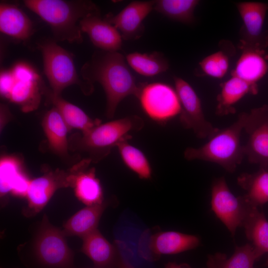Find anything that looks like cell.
I'll use <instances>...</instances> for the list:
<instances>
[{
    "label": "cell",
    "mask_w": 268,
    "mask_h": 268,
    "mask_svg": "<svg viewBox=\"0 0 268 268\" xmlns=\"http://www.w3.org/2000/svg\"><path fill=\"white\" fill-rule=\"evenodd\" d=\"M126 58L118 52L97 51L82 67L83 80L102 86L106 97V115L114 116L119 103L129 95L136 96L138 85L131 72Z\"/></svg>",
    "instance_id": "1"
},
{
    "label": "cell",
    "mask_w": 268,
    "mask_h": 268,
    "mask_svg": "<svg viewBox=\"0 0 268 268\" xmlns=\"http://www.w3.org/2000/svg\"><path fill=\"white\" fill-rule=\"evenodd\" d=\"M23 2L50 25L56 40L70 43L82 42L81 20L100 14L98 6L90 0H26Z\"/></svg>",
    "instance_id": "2"
},
{
    "label": "cell",
    "mask_w": 268,
    "mask_h": 268,
    "mask_svg": "<svg viewBox=\"0 0 268 268\" xmlns=\"http://www.w3.org/2000/svg\"><path fill=\"white\" fill-rule=\"evenodd\" d=\"M245 112L239 114L232 125L218 130L199 147H188L184 151L186 159L200 160L216 163L229 172L235 171L245 156L241 143Z\"/></svg>",
    "instance_id": "3"
},
{
    "label": "cell",
    "mask_w": 268,
    "mask_h": 268,
    "mask_svg": "<svg viewBox=\"0 0 268 268\" xmlns=\"http://www.w3.org/2000/svg\"><path fill=\"white\" fill-rule=\"evenodd\" d=\"M144 125L143 119L137 115L100 124L82 134L78 144L82 150L88 153V158L96 162L107 156L120 142L130 139L132 136L129 134L141 130Z\"/></svg>",
    "instance_id": "4"
},
{
    "label": "cell",
    "mask_w": 268,
    "mask_h": 268,
    "mask_svg": "<svg viewBox=\"0 0 268 268\" xmlns=\"http://www.w3.org/2000/svg\"><path fill=\"white\" fill-rule=\"evenodd\" d=\"M38 48L53 94L60 95L65 88L73 84L78 85L85 94L93 92V85L81 80L77 75L72 54L51 40L42 42Z\"/></svg>",
    "instance_id": "5"
},
{
    "label": "cell",
    "mask_w": 268,
    "mask_h": 268,
    "mask_svg": "<svg viewBox=\"0 0 268 268\" xmlns=\"http://www.w3.org/2000/svg\"><path fill=\"white\" fill-rule=\"evenodd\" d=\"M62 230L43 216L32 244L34 260L42 268H75L74 253Z\"/></svg>",
    "instance_id": "6"
},
{
    "label": "cell",
    "mask_w": 268,
    "mask_h": 268,
    "mask_svg": "<svg viewBox=\"0 0 268 268\" xmlns=\"http://www.w3.org/2000/svg\"><path fill=\"white\" fill-rule=\"evenodd\" d=\"M211 209L234 236L237 229L243 227L252 211L258 207L244 196L236 197L229 189L223 177L216 178L211 185Z\"/></svg>",
    "instance_id": "7"
},
{
    "label": "cell",
    "mask_w": 268,
    "mask_h": 268,
    "mask_svg": "<svg viewBox=\"0 0 268 268\" xmlns=\"http://www.w3.org/2000/svg\"><path fill=\"white\" fill-rule=\"evenodd\" d=\"M136 97L145 114L154 121L167 122L181 113L176 89L167 84L160 82L141 84Z\"/></svg>",
    "instance_id": "8"
},
{
    "label": "cell",
    "mask_w": 268,
    "mask_h": 268,
    "mask_svg": "<svg viewBox=\"0 0 268 268\" xmlns=\"http://www.w3.org/2000/svg\"><path fill=\"white\" fill-rule=\"evenodd\" d=\"M200 244V239L196 235L173 231L151 233L148 230L141 236L138 251L144 259L155 261L162 255H174L194 249Z\"/></svg>",
    "instance_id": "9"
},
{
    "label": "cell",
    "mask_w": 268,
    "mask_h": 268,
    "mask_svg": "<svg viewBox=\"0 0 268 268\" xmlns=\"http://www.w3.org/2000/svg\"><path fill=\"white\" fill-rule=\"evenodd\" d=\"M174 80L181 106L179 119L182 126L192 130L198 138H208L218 129L205 118L201 101L192 86L179 77H174Z\"/></svg>",
    "instance_id": "10"
},
{
    "label": "cell",
    "mask_w": 268,
    "mask_h": 268,
    "mask_svg": "<svg viewBox=\"0 0 268 268\" xmlns=\"http://www.w3.org/2000/svg\"><path fill=\"white\" fill-rule=\"evenodd\" d=\"M244 130L248 140L243 145L245 156L250 163L268 168V105L245 112Z\"/></svg>",
    "instance_id": "11"
},
{
    "label": "cell",
    "mask_w": 268,
    "mask_h": 268,
    "mask_svg": "<svg viewBox=\"0 0 268 268\" xmlns=\"http://www.w3.org/2000/svg\"><path fill=\"white\" fill-rule=\"evenodd\" d=\"M72 175L70 170L56 169L30 180L26 197L27 205L23 214L29 217L35 216L46 205L56 191L71 187Z\"/></svg>",
    "instance_id": "12"
},
{
    "label": "cell",
    "mask_w": 268,
    "mask_h": 268,
    "mask_svg": "<svg viewBox=\"0 0 268 268\" xmlns=\"http://www.w3.org/2000/svg\"><path fill=\"white\" fill-rule=\"evenodd\" d=\"M243 21L240 30L241 48H256L264 50L268 46V31L264 29V22L268 4L256 1L236 3Z\"/></svg>",
    "instance_id": "13"
},
{
    "label": "cell",
    "mask_w": 268,
    "mask_h": 268,
    "mask_svg": "<svg viewBox=\"0 0 268 268\" xmlns=\"http://www.w3.org/2000/svg\"><path fill=\"white\" fill-rule=\"evenodd\" d=\"M154 2L155 0L133 1L118 13H109L104 19L119 30L123 39H137L143 33V21L153 10Z\"/></svg>",
    "instance_id": "14"
},
{
    "label": "cell",
    "mask_w": 268,
    "mask_h": 268,
    "mask_svg": "<svg viewBox=\"0 0 268 268\" xmlns=\"http://www.w3.org/2000/svg\"><path fill=\"white\" fill-rule=\"evenodd\" d=\"M91 160L84 159L73 166L70 170L72 174L71 188L76 198L87 205L103 202V192L100 180L96 176L95 169L89 168Z\"/></svg>",
    "instance_id": "15"
},
{
    "label": "cell",
    "mask_w": 268,
    "mask_h": 268,
    "mask_svg": "<svg viewBox=\"0 0 268 268\" xmlns=\"http://www.w3.org/2000/svg\"><path fill=\"white\" fill-rule=\"evenodd\" d=\"M82 32L86 33L93 44L102 51L118 52L122 45V37L112 24L100 17V14H91L79 22Z\"/></svg>",
    "instance_id": "16"
},
{
    "label": "cell",
    "mask_w": 268,
    "mask_h": 268,
    "mask_svg": "<svg viewBox=\"0 0 268 268\" xmlns=\"http://www.w3.org/2000/svg\"><path fill=\"white\" fill-rule=\"evenodd\" d=\"M82 240L80 251L91 260L96 268H118L121 254L98 229Z\"/></svg>",
    "instance_id": "17"
},
{
    "label": "cell",
    "mask_w": 268,
    "mask_h": 268,
    "mask_svg": "<svg viewBox=\"0 0 268 268\" xmlns=\"http://www.w3.org/2000/svg\"><path fill=\"white\" fill-rule=\"evenodd\" d=\"M242 52L231 72L254 87L268 71V57L264 50L256 48H242Z\"/></svg>",
    "instance_id": "18"
},
{
    "label": "cell",
    "mask_w": 268,
    "mask_h": 268,
    "mask_svg": "<svg viewBox=\"0 0 268 268\" xmlns=\"http://www.w3.org/2000/svg\"><path fill=\"white\" fill-rule=\"evenodd\" d=\"M109 201L87 205L70 217L64 224L62 231L66 236H76L81 239L97 229L102 214Z\"/></svg>",
    "instance_id": "19"
},
{
    "label": "cell",
    "mask_w": 268,
    "mask_h": 268,
    "mask_svg": "<svg viewBox=\"0 0 268 268\" xmlns=\"http://www.w3.org/2000/svg\"><path fill=\"white\" fill-rule=\"evenodd\" d=\"M0 30L14 38L24 40L32 34V23L17 6L5 3L0 5Z\"/></svg>",
    "instance_id": "20"
},
{
    "label": "cell",
    "mask_w": 268,
    "mask_h": 268,
    "mask_svg": "<svg viewBox=\"0 0 268 268\" xmlns=\"http://www.w3.org/2000/svg\"><path fill=\"white\" fill-rule=\"evenodd\" d=\"M42 127L50 149L60 157H67L68 155L67 134L69 129L54 106L45 115Z\"/></svg>",
    "instance_id": "21"
},
{
    "label": "cell",
    "mask_w": 268,
    "mask_h": 268,
    "mask_svg": "<svg viewBox=\"0 0 268 268\" xmlns=\"http://www.w3.org/2000/svg\"><path fill=\"white\" fill-rule=\"evenodd\" d=\"M258 93V87L234 76L224 82L217 100L216 114L224 116L235 112V105L248 94Z\"/></svg>",
    "instance_id": "22"
},
{
    "label": "cell",
    "mask_w": 268,
    "mask_h": 268,
    "mask_svg": "<svg viewBox=\"0 0 268 268\" xmlns=\"http://www.w3.org/2000/svg\"><path fill=\"white\" fill-rule=\"evenodd\" d=\"M260 257L254 247L247 243L236 246L230 257L220 252L209 255L204 268H254Z\"/></svg>",
    "instance_id": "23"
},
{
    "label": "cell",
    "mask_w": 268,
    "mask_h": 268,
    "mask_svg": "<svg viewBox=\"0 0 268 268\" xmlns=\"http://www.w3.org/2000/svg\"><path fill=\"white\" fill-rule=\"evenodd\" d=\"M49 97L69 130L71 129H77L81 131L82 134H84L101 124L100 120L91 119L80 108L66 101L60 95H55L51 92Z\"/></svg>",
    "instance_id": "24"
},
{
    "label": "cell",
    "mask_w": 268,
    "mask_h": 268,
    "mask_svg": "<svg viewBox=\"0 0 268 268\" xmlns=\"http://www.w3.org/2000/svg\"><path fill=\"white\" fill-rule=\"evenodd\" d=\"M237 182L246 192L243 196L253 205L258 207L268 202V168L260 167L255 173H242Z\"/></svg>",
    "instance_id": "25"
},
{
    "label": "cell",
    "mask_w": 268,
    "mask_h": 268,
    "mask_svg": "<svg viewBox=\"0 0 268 268\" xmlns=\"http://www.w3.org/2000/svg\"><path fill=\"white\" fill-rule=\"evenodd\" d=\"M128 65L138 74L153 76L166 71L169 67L167 60L161 53L134 52L126 56Z\"/></svg>",
    "instance_id": "26"
},
{
    "label": "cell",
    "mask_w": 268,
    "mask_h": 268,
    "mask_svg": "<svg viewBox=\"0 0 268 268\" xmlns=\"http://www.w3.org/2000/svg\"><path fill=\"white\" fill-rule=\"evenodd\" d=\"M243 228L257 253L261 257L268 253V220L258 207L251 213Z\"/></svg>",
    "instance_id": "27"
},
{
    "label": "cell",
    "mask_w": 268,
    "mask_h": 268,
    "mask_svg": "<svg viewBox=\"0 0 268 268\" xmlns=\"http://www.w3.org/2000/svg\"><path fill=\"white\" fill-rule=\"evenodd\" d=\"M125 140L117 145L121 159L125 165L141 179L148 180L152 176L150 164L144 153Z\"/></svg>",
    "instance_id": "28"
},
{
    "label": "cell",
    "mask_w": 268,
    "mask_h": 268,
    "mask_svg": "<svg viewBox=\"0 0 268 268\" xmlns=\"http://www.w3.org/2000/svg\"><path fill=\"white\" fill-rule=\"evenodd\" d=\"M199 2L198 0H157L153 9L172 20L190 23L194 21V11Z\"/></svg>",
    "instance_id": "29"
},
{
    "label": "cell",
    "mask_w": 268,
    "mask_h": 268,
    "mask_svg": "<svg viewBox=\"0 0 268 268\" xmlns=\"http://www.w3.org/2000/svg\"><path fill=\"white\" fill-rule=\"evenodd\" d=\"M38 81L16 80L7 98L25 112L35 109L40 99Z\"/></svg>",
    "instance_id": "30"
},
{
    "label": "cell",
    "mask_w": 268,
    "mask_h": 268,
    "mask_svg": "<svg viewBox=\"0 0 268 268\" xmlns=\"http://www.w3.org/2000/svg\"><path fill=\"white\" fill-rule=\"evenodd\" d=\"M202 71L215 78H222L226 74L229 65L228 56L219 51L203 58L199 63Z\"/></svg>",
    "instance_id": "31"
},
{
    "label": "cell",
    "mask_w": 268,
    "mask_h": 268,
    "mask_svg": "<svg viewBox=\"0 0 268 268\" xmlns=\"http://www.w3.org/2000/svg\"><path fill=\"white\" fill-rule=\"evenodd\" d=\"M21 171V164L16 158L5 156L1 159L0 163L1 197L10 192L13 181Z\"/></svg>",
    "instance_id": "32"
},
{
    "label": "cell",
    "mask_w": 268,
    "mask_h": 268,
    "mask_svg": "<svg viewBox=\"0 0 268 268\" xmlns=\"http://www.w3.org/2000/svg\"><path fill=\"white\" fill-rule=\"evenodd\" d=\"M11 71L16 80L22 81L39 80V76L36 71L30 66L23 63L15 65Z\"/></svg>",
    "instance_id": "33"
},
{
    "label": "cell",
    "mask_w": 268,
    "mask_h": 268,
    "mask_svg": "<svg viewBox=\"0 0 268 268\" xmlns=\"http://www.w3.org/2000/svg\"><path fill=\"white\" fill-rule=\"evenodd\" d=\"M30 182V180L21 171L12 183L11 193L19 197H26Z\"/></svg>",
    "instance_id": "34"
},
{
    "label": "cell",
    "mask_w": 268,
    "mask_h": 268,
    "mask_svg": "<svg viewBox=\"0 0 268 268\" xmlns=\"http://www.w3.org/2000/svg\"><path fill=\"white\" fill-rule=\"evenodd\" d=\"M15 80L11 70H5L1 72L0 88V93L3 96L8 98Z\"/></svg>",
    "instance_id": "35"
},
{
    "label": "cell",
    "mask_w": 268,
    "mask_h": 268,
    "mask_svg": "<svg viewBox=\"0 0 268 268\" xmlns=\"http://www.w3.org/2000/svg\"><path fill=\"white\" fill-rule=\"evenodd\" d=\"M118 268H134L132 265L121 255Z\"/></svg>",
    "instance_id": "36"
},
{
    "label": "cell",
    "mask_w": 268,
    "mask_h": 268,
    "mask_svg": "<svg viewBox=\"0 0 268 268\" xmlns=\"http://www.w3.org/2000/svg\"><path fill=\"white\" fill-rule=\"evenodd\" d=\"M165 268H186L182 264H178L175 262H168L165 266Z\"/></svg>",
    "instance_id": "37"
},
{
    "label": "cell",
    "mask_w": 268,
    "mask_h": 268,
    "mask_svg": "<svg viewBox=\"0 0 268 268\" xmlns=\"http://www.w3.org/2000/svg\"><path fill=\"white\" fill-rule=\"evenodd\" d=\"M266 265H267V267L268 268V260H267V263H266Z\"/></svg>",
    "instance_id": "38"
}]
</instances>
